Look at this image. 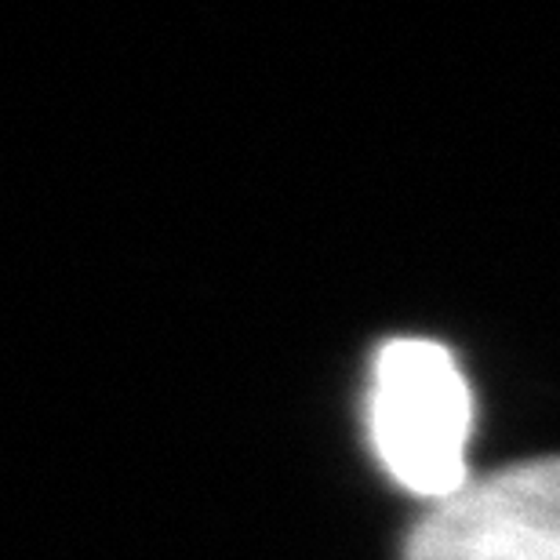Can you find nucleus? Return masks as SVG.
I'll use <instances>...</instances> for the list:
<instances>
[{
  "label": "nucleus",
  "mask_w": 560,
  "mask_h": 560,
  "mask_svg": "<svg viewBox=\"0 0 560 560\" xmlns=\"http://www.w3.org/2000/svg\"><path fill=\"white\" fill-rule=\"evenodd\" d=\"M405 560H560V458L466 480L425 513Z\"/></svg>",
  "instance_id": "f03ea898"
},
{
  "label": "nucleus",
  "mask_w": 560,
  "mask_h": 560,
  "mask_svg": "<svg viewBox=\"0 0 560 560\" xmlns=\"http://www.w3.org/2000/svg\"><path fill=\"white\" fill-rule=\"evenodd\" d=\"M368 430L400 488L441 502L466 485L474 394L447 346L394 339L375 353Z\"/></svg>",
  "instance_id": "f257e3e1"
}]
</instances>
